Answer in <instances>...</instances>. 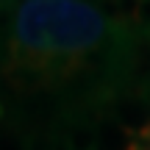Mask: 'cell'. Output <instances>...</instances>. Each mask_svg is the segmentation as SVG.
<instances>
[{
  "instance_id": "6da1fadb",
  "label": "cell",
  "mask_w": 150,
  "mask_h": 150,
  "mask_svg": "<svg viewBox=\"0 0 150 150\" xmlns=\"http://www.w3.org/2000/svg\"><path fill=\"white\" fill-rule=\"evenodd\" d=\"M111 36V22L89 0H17L11 59L31 70L70 72Z\"/></svg>"
},
{
  "instance_id": "7a4b0ae2",
  "label": "cell",
  "mask_w": 150,
  "mask_h": 150,
  "mask_svg": "<svg viewBox=\"0 0 150 150\" xmlns=\"http://www.w3.org/2000/svg\"><path fill=\"white\" fill-rule=\"evenodd\" d=\"M136 20L142 25H150V0H139V8H136Z\"/></svg>"
}]
</instances>
